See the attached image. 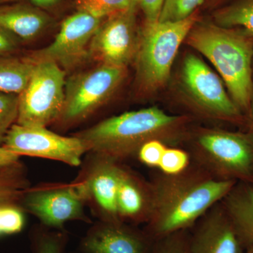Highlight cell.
Wrapping results in <instances>:
<instances>
[{"label":"cell","instance_id":"2e32d148","mask_svg":"<svg viewBox=\"0 0 253 253\" xmlns=\"http://www.w3.org/2000/svg\"><path fill=\"white\" fill-rule=\"evenodd\" d=\"M151 206L149 182L123 165L117 197L120 220L125 223H146Z\"/></svg>","mask_w":253,"mask_h":253},{"label":"cell","instance_id":"cb8c5ba5","mask_svg":"<svg viewBox=\"0 0 253 253\" xmlns=\"http://www.w3.org/2000/svg\"><path fill=\"white\" fill-rule=\"evenodd\" d=\"M204 0H165L159 22H176L182 21L195 14Z\"/></svg>","mask_w":253,"mask_h":253},{"label":"cell","instance_id":"3957f363","mask_svg":"<svg viewBox=\"0 0 253 253\" xmlns=\"http://www.w3.org/2000/svg\"><path fill=\"white\" fill-rule=\"evenodd\" d=\"M186 39L214 65L240 111L249 112L253 89V38L236 28L196 23Z\"/></svg>","mask_w":253,"mask_h":253},{"label":"cell","instance_id":"44dd1931","mask_svg":"<svg viewBox=\"0 0 253 253\" xmlns=\"http://www.w3.org/2000/svg\"><path fill=\"white\" fill-rule=\"evenodd\" d=\"M213 18L218 26L236 28L253 38V0H236L217 10Z\"/></svg>","mask_w":253,"mask_h":253},{"label":"cell","instance_id":"9c48e42d","mask_svg":"<svg viewBox=\"0 0 253 253\" xmlns=\"http://www.w3.org/2000/svg\"><path fill=\"white\" fill-rule=\"evenodd\" d=\"M2 146L18 156L44 158L78 167L87 153L77 136H65L46 126H20L15 123L5 136Z\"/></svg>","mask_w":253,"mask_h":253},{"label":"cell","instance_id":"5bb4252c","mask_svg":"<svg viewBox=\"0 0 253 253\" xmlns=\"http://www.w3.org/2000/svg\"><path fill=\"white\" fill-rule=\"evenodd\" d=\"M195 225L189 238L190 253H243L238 237L221 202L211 208Z\"/></svg>","mask_w":253,"mask_h":253},{"label":"cell","instance_id":"836d02e7","mask_svg":"<svg viewBox=\"0 0 253 253\" xmlns=\"http://www.w3.org/2000/svg\"><path fill=\"white\" fill-rule=\"evenodd\" d=\"M250 118H251V123L253 126V89L252 93V96H251V104H250V107L249 110Z\"/></svg>","mask_w":253,"mask_h":253},{"label":"cell","instance_id":"d4e9b609","mask_svg":"<svg viewBox=\"0 0 253 253\" xmlns=\"http://www.w3.org/2000/svg\"><path fill=\"white\" fill-rule=\"evenodd\" d=\"M68 236L63 231H42L33 239L35 253H63Z\"/></svg>","mask_w":253,"mask_h":253},{"label":"cell","instance_id":"e575fe53","mask_svg":"<svg viewBox=\"0 0 253 253\" xmlns=\"http://www.w3.org/2000/svg\"><path fill=\"white\" fill-rule=\"evenodd\" d=\"M139 2H140V0H132V1H131V9L137 10L139 6Z\"/></svg>","mask_w":253,"mask_h":253},{"label":"cell","instance_id":"83f0119b","mask_svg":"<svg viewBox=\"0 0 253 253\" xmlns=\"http://www.w3.org/2000/svg\"><path fill=\"white\" fill-rule=\"evenodd\" d=\"M186 231L158 239L152 253H190L189 238L186 235Z\"/></svg>","mask_w":253,"mask_h":253},{"label":"cell","instance_id":"7c38bea8","mask_svg":"<svg viewBox=\"0 0 253 253\" xmlns=\"http://www.w3.org/2000/svg\"><path fill=\"white\" fill-rule=\"evenodd\" d=\"M104 19L78 11L63 21L53 42L26 56L33 63L51 61L60 67L74 66L89 54L86 50Z\"/></svg>","mask_w":253,"mask_h":253},{"label":"cell","instance_id":"ac0fdd59","mask_svg":"<svg viewBox=\"0 0 253 253\" xmlns=\"http://www.w3.org/2000/svg\"><path fill=\"white\" fill-rule=\"evenodd\" d=\"M221 204L241 244L253 245V183L237 182Z\"/></svg>","mask_w":253,"mask_h":253},{"label":"cell","instance_id":"4316f807","mask_svg":"<svg viewBox=\"0 0 253 253\" xmlns=\"http://www.w3.org/2000/svg\"><path fill=\"white\" fill-rule=\"evenodd\" d=\"M18 115V95L0 93V145L13 125L16 123Z\"/></svg>","mask_w":253,"mask_h":253},{"label":"cell","instance_id":"d590c367","mask_svg":"<svg viewBox=\"0 0 253 253\" xmlns=\"http://www.w3.org/2000/svg\"><path fill=\"white\" fill-rule=\"evenodd\" d=\"M17 1V0H0V5L6 4V3L13 2V1Z\"/></svg>","mask_w":253,"mask_h":253},{"label":"cell","instance_id":"e0dca14e","mask_svg":"<svg viewBox=\"0 0 253 253\" xmlns=\"http://www.w3.org/2000/svg\"><path fill=\"white\" fill-rule=\"evenodd\" d=\"M51 23L49 15L33 4L0 6V28L9 32L18 41L36 39Z\"/></svg>","mask_w":253,"mask_h":253},{"label":"cell","instance_id":"4fadbf2b","mask_svg":"<svg viewBox=\"0 0 253 253\" xmlns=\"http://www.w3.org/2000/svg\"><path fill=\"white\" fill-rule=\"evenodd\" d=\"M76 180L81 184L86 204L100 221H121L118 215L117 197L121 162L91 154Z\"/></svg>","mask_w":253,"mask_h":253},{"label":"cell","instance_id":"f546056e","mask_svg":"<svg viewBox=\"0 0 253 253\" xmlns=\"http://www.w3.org/2000/svg\"><path fill=\"white\" fill-rule=\"evenodd\" d=\"M165 0H140L139 7L145 16L146 24L158 22Z\"/></svg>","mask_w":253,"mask_h":253},{"label":"cell","instance_id":"30bf717a","mask_svg":"<svg viewBox=\"0 0 253 253\" xmlns=\"http://www.w3.org/2000/svg\"><path fill=\"white\" fill-rule=\"evenodd\" d=\"M181 78L190 100L202 114L226 121L241 118L242 112L226 93L221 80L200 58L186 55Z\"/></svg>","mask_w":253,"mask_h":253},{"label":"cell","instance_id":"f1b7e54d","mask_svg":"<svg viewBox=\"0 0 253 253\" xmlns=\"http://www.w3.org/2000/svg\"><path fill=\"white\" fill-rule=\"evenodd\" d=\"M168 145L158 139L144 143L138 150L135 158L139 162L150 168H158Z\"/></svg>","mask_w":253,"mask_h":253},{"label":"cell","instance_id":"ba28073f","mask_svg":"<svg viewBox=\"0 0 253 253\" xmlns=\"http://www.w3.org/2000/svg\"><path fill=\"white\" fill-rule=\"evenodd\" d=\"M20 204L26 212L51 229L61 230L68 221H89L84 212L85 199L77 180L30 186Z\"/></svg>","mask_w":253,"mask_h":253},{"label":"cell","instance_id":"4dcf8cb0","mask_svg":"<svg viewBox=\"0 0 253 253\" xmlns=\"http://www.w3.org/2000/svg\"><path fill=\"white\" fill-rule=\"evenodd\" d=\"M19 41L9 32L0 28V56H11L16 52Z\"/></svg>","mask_w":253,"mask_h":253},{"label":"cell","instance_id":"8d00e7d4","mask_svg":"<svg viewBox=\"0 0 253 253\" xmlns=\"http://www.w3.org/2000/svg\"><path fill=\"white\" fill-rule=\"evenodd\" d=\"M246 253H253V245L248 247L247 252Z\"/></svg>","mask_w":253,"mask_h":253},{"label":"cell","instance_id":"603a6c76","mask_svg":"<svg viewBox=\"0 0 253 253\" xmlns=\"http://www.w3.org/2000/svg\"><path fill=\"white\" fill-rule=\"evenodd\" d=\"M132 0H77L78 11L105 18L110 15L131 8Z\"/></svg>","mask_w":253,"mask_h":253},{"label":"cell","instance_id":"484cf974","mask_svg":"<svg viewBox=\"0 0 253 253\" xmlns=\"http://www.w3.org/2000/svg\"><path fill=\"white\" fill-rule=\"evenodd\" d=\"M191 163V156L188 151L174 146H168L158 165V169L159 172L164 174H177L185 170Z\"/></svg>","mask_w":253,"mask_h":253},{"label":"cell","instance_id":"8fae6325","mask_svg":"<svg viewBox=\"0 0 253 253\" xmlns=\"http://www.w3.org/2000/svg\"><path fill=\"white\" fill-rule=\"evenodd\" d=\"M136 11L130 8L107 16L89 43V56L101 64L126 68L140 42Z\"/></svg>","mask_w":253,"mask_h":253},{"label":"cell","instance_id":"6da1fadb","mask_svg":"<svg viewBox=\"0 0 253 253\" xmlns=\"http://www.w3.org/2000/svg\"><path fill=\"white\" fill-rule=\"evenodd\" d=\"M236 183L217 179L193 162L177 174L159 172L149 181L151 206L148 231L159 239L187 230L220 203Z\"/></svg>","mask_w":253,"mask_h":253},{"label":"cell","instance_id":"5b68a950","mask_svg":"<svg viewBox=\"0 0 253 253\" xmlns=\"http://www.w3.org/2000/svg\"><path fill=\"white\" fill-rule=\"evenodd\" d=\"M197 21L195 13L176 22L145 23L135 57L141 90L154 92L166 84L178 50Z\"/></svg>","mask_w":253,"mask_h":253},{"label":"cell","instance_id":"7402d4cb","mask_svg":"<svg viewBox=\"0 0 253 253\" xmlns=\"http://www.w3.org/2000/svg\"><path fill=\"white\" fill-rule=\"evenodd\" d=\"M26 212L20 204L0 205V238L22 231L26 225Z\"/></svg>","mask_w":253,"mask_h":253},{"label":"cell","instance_id":"52a82bcc","mask_svg":"<svg viewBox=\"0 0 253 253\" xmlns=\"http://www.w3.org/2000/svg\"><path fill=\"white\" fill-rule=\"evenodd\" d=\"M66 81L64 71L56 63H35L27 86L18 95L16 124L46 126L56 123L64 104Z\"/></svg>","mask_w":253,"mask_h":253},{"label":"cell","instance_id":"ffe728a7","mask_svg":"<svg viewBox=\"0 0 253 253\" xmlns=\"http://www.w3.org/2000/svg\"><path fill=\"white\" fill-rule=\"evenodd\" d=\"M30 186L26 168L19 161L0 168V205L20 204Z\"/></svg>","mask_w":253,"mask_h":253},{"label":"cell","instance_id":"277c9868","mask_svg":"<svg viewBox=\"0 0 253 253\" xmlns=\"http://www.w3.org/2000/svg\"><path fill=\"white\" fill-rule=\"evenodd\" d=\"M189 153L193 163L217 179L253 183V132L201 129Z\"/></svg>","mask_w":253,"mask_h":253},{"label":"cell","instance_id":"7a4b0ae2","mask_svg":"<svg viewBox=\"0 0 253 253\" xmlns=\"http://www.w3.org/2000/svg\"><path fill=\"white\" fill-rule=\"evenodd\" d=\"M186 117L153 106L106 118L76 136L84 143L87 153L122 162L136 156L150 140L176 144L186 135Z\"/></svg>","mask_w":253,"mask_h":253},{"label":"cell","instance_id":"1f68e13d","mask_svg":"<svg viewBox=\"0 0 253 253\" xmlns=\"http://www.w3.org/2000/svg\"><path fill=\"white\" fill-rule=\"evenodd\" d=\"M19 156L0 145V168L9 166L19 161Z\"/></svg>","mask_w":253,"mask_h":253},{"label":"cell","instance_id":"8992f818","mask_svg":"<svg viewBox=\"0 0 253 253\" xmlns=\"http://www.w3.org/2000/svg\"><path fill=\"white\" fill-rule=\"evenodd\" d=\"M126 76V68L100 64L68 78L62 112L56 123L70 126L84 121L112 97Z\"/></svg>","mask_w":253,"mask_h":253},{"label":"cell","instance_id":"9a60e30c","mask_svg":"<svg viewBox=\"0 0 253 253\" xmlns=\"http://www.w3.org/2000/svg\"><path fill=\"white\" fill-rule=\"evenodd\" d=\"M83 253H146V237L123 221H100L81 242Z\"/></svg>","mask_w":253,"mask_h":253},{"label":"cell","instance_id":"d6a6232c","mask_svg":"<svg viewBox=\"0 0 253 253\" xmlns=\"http://www.w3.org/2000/svg\"><path fill=\"white\" fill-rule=\"evenodd\" d=\"M29 1L33 6L45 11V10L54 9L62 2L63 0H29Z\"/></svg>","mask_w":253,"mask_h":253},{"label":"cell","instance_id":"d6986e66","mask_svg":"<svg viewBox=\"0 0 253 253\" xmlns=\"http://www.w3.org/2000/svg\"><path fill=\"white\" fill-rule=\"evenodd\" d=\"M34 66L27 56H0V93L21 94L27 86Z\"/></svg>","mask_w":253,"mask_h":253}]
</instances>
